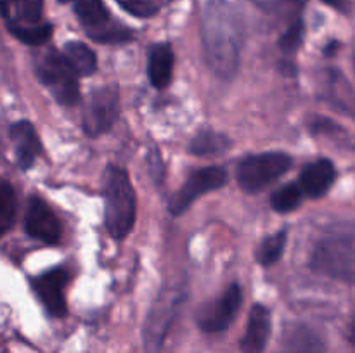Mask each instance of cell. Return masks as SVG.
<instances>
[{
    "mask_svg": "<svg viewBox=\"0 0 355 353\" xmlns=\"http://www.w3.org/2000/svg\"><path fill=\"white\" fill-rule=\"evenodd\" d=\"M75 14L94 40L123 42L130 38V31L111 21L103 0H76Z\"/></svg>",
    "mask_w": 355,
    "mask_h": 353,
    "instance_id": "6",
    "label": "cell"
},
{
    "mask_svg": "<svg viewBox=\"0 0 355 353\" xmlns=\"http://www.w3.org/2000/svg\"><path fill=\"white\" fill-rule=\"evenodd\" d=\"M260 10L281 19H297L307 0H252Z\"/></svg>",
    "mask_w": 355,
    "mask_h": 353,
    "instance_id": "21",
    "label": "cell"
},
{
    "mask_svg": "<svg viewBox=\"0 0 355 353\" xmlns=\"http://www.w3.org/2000/svg\"><path fill=\"white\" fill-rule=\"evenodd\" d=\"M284 246H286V230H279L269 235L260 242L259 249H257V262L263 266L274 265L283 255Z\"/></svg>",
    "mask_w": 355,
    "mask_h": 353,
    "instance_id": "23",
    "label": "cell"
},
{
    "mask_svg": "<svg viewBox=\"0 0 355 353\" xmlns=\"http://www.w3.org/2000/svg\"><path fill=\"white\" fill-rule=\"evenodd\" d=\"M201 35L205 59L211 71L218 78H232L245 42V21L238 7L227 0H210L203 10Z\"/></svg>",
    "mask_w": 355,
    "mask_h": 353,
    "instance_id": "1",
    "label": "cell"
},
{
    "mask_svg": "<svg viewBox=\"0 0 355 353\" xmlns=\"http://www.w3.org/2000/svg\"><path fill=\"white\" fill-rule=\"evenodd\" d=\"M62 55L78 76H90L97 68L96 54L82 42H68Z\"/></svg>",
    "mask_w": 355,
    "mask_h": 353,
    "instance_id": "19",
    "label": "cell"
},
{
    "mask_svg": "<svg viewBox=\"0 0 355 353\" xmlns=\"http://www.w3.org/2000/svg\"><path fill=\"white\" fill-rule=\"evenodd\" d=\"M302 199H304V190L297 183H288V185L279 187L276 192L270 197V204L279 213H288L300 206Z\"/></svg>",
    "mask_w": 355,
    "mask_h": 353,
    "instance_id": "25",
    "label": "cell"
},
{
    "mask_svg": "<svg viewBox=\"0 0 355 353\" xmlns=\"http://www.w3.org/2000/svg\"><path fill=\"white\" fill-rule=\"evenodd\" d=\"M305 35V26L304 21L300 17L293 19L288 26V30L281 35L279 38V48L284 52V54H295V52L300 48L302 42H304Z\"/></svg>",
    "mask_w": 355,
    "mask_h": 353,
    "instance_id": "27",
    "label": "cell"
},
{
    "mask_svg": "<svg viewBox=\"0 0 355 353\" xmlns=\"http://www.w3.org/2000/svg\"><path fill=\"white\" fill-rule=\"evenodd\" d=\"M270 311L263 305H255L250 311L245 334L241 338L243 353H263L270 338Z\"/></svg>",
    "mask_w": 355,
    "mask_h": 353,
    "instance_id": "13",
    "label": "cell"
},
{
    "mask_svg": "<svg viewBox=\"0 0 355 353\" xmlns=\"http://www.w3.org/2000/svg\"><path fill=\"white\" fill-rule=\"evenodd\" d=\"M173 75V51L168 44H158L149 51L148 76L156 89L168 87Z\"/></svg>",
    "mask_w": 355,
    "mask_h": 353,
    "instance_id": "17",
    "label": "cell"
},
{
    "mask_svg": "<svg viewBox=\"0 0 355 353\" xmlns=\"http://www.w3.org/2000/svg\"><path fill=\"white\" fill-rule=\"evenodd\" d=\"M118 6L135 17H151L162 7V0H116Z\"/></svg>",
    "mask_w": 355,
    "mask_h": 353,
    "instance_id": "28",
    "label": "cell"
},
{
    "mask_svg": "<svg viewBox=\"0 0 355 353\" xmlns=\"http://www.w3.org/2000/svg\"><path fill=\"white\" fill-rule=\"evenodd\" d=\"M44 0H10L7 24H37L40 23Z\"/></svg>",
    "mask_w": 355,
    "mask_h": 353,
    "instance_id": "20",
    "label": "cell"
},
{
    "mask_svg": "<svg viewBox=\"0 0 355 353\" xmlns=\"http://www.w3.org/2000/svg\"><path fill=\"white\" fill-rule=\"evenodd\" d=\"M24 228L31 237L45 242V244H55L61 239V224L54 211L40 197H31L24 218Z\"/></svg>",
    "mask_w": 355,
    "mask_h": 353,
    "instance_id": "11",
    "label": "cell"
},
{
    "mask_svg": "<svg viewBox=\"0 0 355 353\" xmlns=\"http://www.w3.org/2000/svg\"><path fill=\"white\" fill-rule=\"evenodd\" d=\"M311 266L336 280L355 284V237L347 232H329L312 249Z\"/></svg>",
    "mask_w": 355,
    "mask_h": 353,
    "instance_id": "3",
    "label": "cell"
},
{
    "mask_svg": "<svg viewBox=\"0 0 355 353\" xmlns=\"http://www.w3.org/2000/svg\"><path fill=\"white\" fill-rule=\"evenodd\" d=\"M291 158L284 152H262L248 156L238 166V183L246 192H259L290 170Z\"/></svg>",
    "mask_w": 355,
    "mask_h": 353,
    "instance_id": "4",
    "label": "cell"
},
{
    "mask_svg": "<svg viewBox=\"0 0 355 353\" xmlns=\"http://www.w3.org/2000/svg\"><path fill=\"white\" fill-rule=\"evenodd\" d=\"M324 85L326 97L333 106H336V109L355 114V96L347 78H343L338 71H328Z\"/></svg>",
    "mask_w": 355,
    "mask_h": 353,
    "instance_id": "18",
    "label": "cell"
},
{
    "mask_svg": "<svg viewBox=\"0 0 355 353\" xmlns=\"http://www.w3.org/2000/svg\"><path fill=\"white\" fill-rule=\"evenodd\" d=\"M231 145L225 135L217 134V132H203L191 142V152L196 156H211L225 151Z\"/></svg>",
    "mask_w": 355,
    "mask_h": 353,
    "instance_id": "24",
    "label": "cell"
},
{
    "mask_svg": "<svg viewBox=\"0 0 355 353\" xmlns=\"http://www.w3.org/2000/svg\"><path fill=\"white\" fill-rule=\"evenodd\" d=\"M227 182V172L218 166H210V168H201L194 172L187 179V182L177 190L168 203V210L172 215H182L198 197L210 190L220 189Z\"/></svg>",
    "mask_w": 355,
    "mask_h": 353,
    "instance_id": "9",
    "label": "cell"
},
{
    "mask_svg": "<svg viewBox=\"0 0 355 353\" xmlns=\"http://www.w3.org/2000/svg\"><path fill=\"white\" fill-rule=\"evenodd\" d=\"M9 6H10V0H0V16L6 19L7 14H9Z\"/></svg>",
    "mask_w": 355,
    "mask_h": 353,
    "instance_id": "31",
    "label": "cell"
},
{
    "mask_svg": "<svg viewBox=\"0 0 355 353\" xmlns=\"http://www.w3.org/2000/svg\"><path fill=\"white\" fill-rule=\"evenodd\" d=\"M354 64H355V54H354Z\"/></svg>",
    "mask_w": 355,
    "mask_h": 353,
    "instance_id": "33",
    "label": "cell"
},
{
    "mask_svg": "<svg viewBox=\"0 0 355 353\" xmlns=\"http://www.w3.org/2000/svg\"><path fill=\"white\" fill-rule=\"evenodd\" d=\"M180 303H182V294L179 291H163L162 296L155 301L144 329V339L148 350L158 352L162 348Z\"/></svg>",
    "mask_w": 355,
    "mask_h": 353,
    "instance_id": "10",
    "label": "cell"
},
{
    "mask_svg": "<svg viewBox=\"0 0 355 353\" xmlns=\"http://www.w3.org/2000/svg\"><path fill=\"white\" fill-rule=\"evenodd\" d=\"M322 2H326L329 7H333V9L340 10L343 14L352 12L355 6V0H322Z\"/></svg>",
    "mask_w": 355,
    "mask_h": 353,
    "instance_id": "29",
    "label": "cell"
},
{
    "mask_svg": "<svg viewBox=\"0 0 355 353\" xmlns=\"http://www.w3.org/2000/svg\"><path fill=\"white\" fill-rule=\"evenodd\" d=\"M241 289L238 284H231L218 298L210 303H205L198 310L196 322L201 331L205 332H222L231 325L241 307Z\"/></svg>",
    "mask_w": 355,
    "mask_h": 353,
    "instance_id": "8",
    "label": "cell"
},
{
    "mask_svg": "<svg viewBox=\"0 0 355 353\" xmlns=\"http://www.w3.org/2000/svg\"><path fill=\"white\" fill-rule=\"evenodd\" d=\"M135 192L125 170L107 166L104 173V224L114 239L130 232L135 221Z\"/></svg>",
    "mask_w": 355,
    "mask_h": 353,
    "instance_id": "2",
    "label": "cell"
},
{
    "mask_svg": "<svg viewBox=\"0 0 355 353\" xmlns=\"http://www.w3.org/2000/svg\"><path fill=\"white\" fill-rule=\"evenodd\" d=\"M40 82L51 90L54 99L62 106H73L80 100V89L76 73L66 61L62 52L51 51L40 59L37 66Z\"/></svg>",
    "mask_w": 355,
    "mask_h": 353,
    "instance_id": "5",
    "label": "cell"
},
{
    "mask_svg": "<svg viewBox=\"0 0 355 353\" xmlns=\"http://www.w3.org/2000/svg\"><path fill=\"white\" fill-rule=\"evenodd\" d=\"M9 31L28 45H42L51 38L52 26L49 23H37V24H7Z\"/></svg>",
    "mask_w": 355,
    "mask_h": 353,
    "instance_id": "22",
    "label": "cell"
},
{
    "mask_svg": "<svg viewBox=\"0 0 355 353\" xmlns=\"http://www.w3.org/2000/svg\"><path fill=\"white\" fill-rule=\"evenodd\" d=\"M120 114V97L113 87L94 90L83 109V130L90 137L104 134L113 127Z\"/></svg>",
    "mask_w": 355,
    "mask_h": 353,
    "instance_id": "7",
    "label": "cell"
},
{
    "mask_svg": "<svg viewBox=\"0 0 355 353\" xmlns=\"http://www.w3.org/2000/svg\"><path fill=\"white\" fill-rule=\"evenodd\" d=\"M336 170L329 159H318L312 161L302 170L300 187L304 194L311 197H321L335 183Z\"/></svg>",
    "mask_w": 355,
    "mask_h": 353,
    "instance_id": "15",
    "label": "cell"
},
{
    "mask_svg": "<svg viewBox=\"0 0 355 353\" xmlns=\"http://www.w3.org/2000/svg\"><path fill=\"white\" fill-rule=\"evenodd\" d=\"M277 353H326V345L315 329L297 324L284 332Z\"/></svg>",
    "mask_w": 355,
    "mask_h": 353,
    "instance_id": "14",
    "label": "cell"
},
{
    "mask_svg": "<svg viewBox=\"0 0 355 353\" xmlns=\"http://www.w3.org/2000/svg\"><path fill=\"white\" fill-rule=\"evenodd\" d=\"M16 192L12 185L7 182H0V235L6 234L14 224L16 218Z\"/></svg>",
    "mask_w": 355,
    "mask_h": 353,
    "instance_id": "26",
    "label": "cell"
},
{
    "mask_svg": "<svg viewBox=\"0 0 355 353\" xmlns=\"http://www.w3.org/2000/svg\"><path fill=\"white\" fill-rule=\"evenodd\" d=\"M347 338H349V341L355 345V311L352 315V318H350V324H349V329H347Z\"/></svg>",
    "mask_w": 355,
    "mask_h": 353,
    "instance_id": "30",
    "label": "cell"
},
{
    "mask_svg": "<svg viewBox=\"0 0 355 353\" xmlns=\"http://www.w3.org/2000/svg\"><path fill=\"white\" fill-rule=\"evenodd\" d=\"M68 282V273L62 269L49 270L33 280V289L47 311L54 317H64L68 311L64 298V286Z\"/></svg>",
    "mask_w": 355,
    "mask_h": 353,
    "instance_id": "12",
    "label": "cell"
},
{
    "mask_svg": "<svg viewBox=\"0 0 355 353\" xmlns=\"http://www.w3.org/2000/svg\"><path fill=\"white\" fill-rule=\"evenodd\" d=\"M61 3H68V2H73V0H59Z\"/></svg>",
    "mask_w": 355,
    "mask_h": 353,
    "instance_id": "32",
    "label": "cell"
},
{
    "mask_svg": "<svg viewBox=\"0 0 355 353\" xmlns=\"http://www.w3.org/2000/svg\"><path fill=\"white\" fill-rule=\"evenodd\" d=\"M10 138L14 142L17 165L23 170H28L33 165L42 149L37 130H35V127L30 121H17V123L10 127Z\"/></svg>",
    "mask_w": 355,
    "mask_h": 353,
    "instance_id": "16",
    "label": "cell"
}]
</instances>
